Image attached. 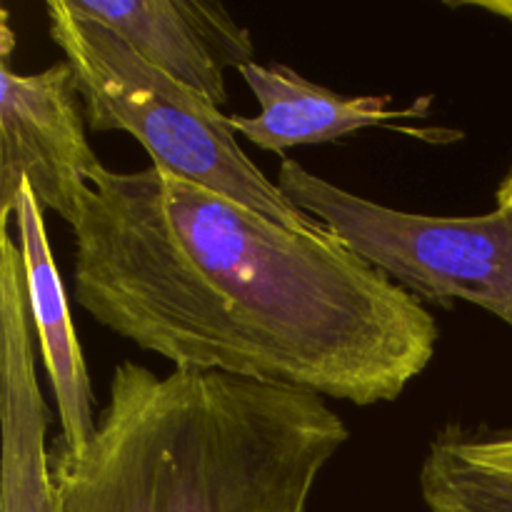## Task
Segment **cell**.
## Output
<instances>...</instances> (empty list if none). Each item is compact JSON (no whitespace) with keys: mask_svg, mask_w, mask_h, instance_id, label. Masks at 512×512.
<instances>
[{"mask_svg":"<svg viewBox=\"0 0 512 512\" xmlns=\"http://www.w3.org/2000/svg\"><path fill=\"white\" fill-rule=\"evenodd\" d=\"M73 300L175 368L395 403L428 370L440 325L400 285L315 235L155 165L88 173Z\"/></svg>","mask_w":512,"mask_h":512,"instance_id":"1","label":"cell"},{"mask_svg":"<svg viewBox=\"0 0 512 512\" xmlns=\"http://www.w3.org/2000/svg\"><path fill=\"white\" fill-rule=\"evenodd\" d=\"M348 440L320 395L125 360L88 448L50 460L63 512H305Z\"/></svg>","mask_w":512,"mask_h":512,"instance_id":"2","label":"cell"},{"mask_svg":"<svg viewBox=\"0 0 512 512\" xmlns=\"http://www.w3.org/2000/svg\"><path fill=\"white\" fill-rule=\"evenodd\" d=\"M45 13L50 38L75 70L90 130H123L148 150L155 168L295 230L330 235L250 160L218 105L153 68L75 0H48Z\"/></svg>","mask_w":512,"mask_h":512,"instance_id":"3","label":"cell"},{"mask_svg":"<svg viewBox=\"0 0 512 512\" xmlns=\"http://www.w3.org/2000/svg\"><path fill=\"white\" fill-rule=\"evenodd\" d=\"M275 183L350 253L423 305L468 303L512 328V205L468 218L405 213L290 158H283Z\"/></svg>","mask_w":512,"mask_h":512,"instance_id":"4","label":"cell"},{"mask_svg":"<svg viewBox=\"0 0 512 512\" xmlns=\"http://www.w3.org/2000/svg\"><path fill=\"white\" fill-rule=\"evenodd\" d=\"M0 40V223L18 210L23 185L33 190L43 210L75 223L88 190V173L100 165L85 138V110L68 60L40 73L10 68L13 30L3 10Z\"/></svg>","mask_w":512,"mask_h":512,"instance_id":"5","label":"cell"},{"mask_svg":"<svg viewBox=\"0 0 512 512\" xmlns=\"http://www.w3.org/2000/svg\"><path fill=\"white\" fill-rule=\"evenodd\" d=\"M0 420L3 490L0 512H63L50 460V408L40 393L23 250L0 233Z\"/></svg>","mask_w":512,"mask_h":512,"instance_id":"6","label":"cell"},{"mask_svg":"<svg viewBox=\"0 0 512 512\" xmlns=\"http://www.w3.org/2000/svg\"><path fill=\"white\" fill-rule=\"evenodd\" d=\"M153 68L208 103H228L225 73L255 63L253 35L220 3L205 0H75Z\"/></svg>","mask_w":512,"mask_h":512,"instance_id":"7","label":"cell"},{"mask_svg":"<svg viewBox=\"0 0 512 512\" xmlns=\"http://www.w3.org/2000/svg\"><path fill=\"white\" fill-rule=\"evenodd\" d=\"M20 250H23L25 283H28L30 318L40 340L43 365L48 370L50 388L60 415V438L68 453H83L93 440L98 418L93 413V388L83 345L70 318L65 285L55 268L53 250L48 243L43 208L33 190L23 185L15 210Z\"/></svg>","mask_w":512,"mask_h":512,"instance_id":"8","label":"cell"},{"mask_svg":"<svg viewBox=\"0 0 512 512\" xmlns=\"http://www.w3.org/2000/svg\"><path fill=\"white\" fill-rule=\"evenodd\" d=\"M238 73L253 90L260 113L230 115V128L268 153L335 143L358 130L418 115V110H390V95H340L283 63L255 60Z\"/></svg>","mask_w":512,"mask_h":512,"instance_id":"9","label":"cell"},{"mask_svg":"<svg viewBox=\"0 0 512 512\" xmlns=\"http://www.w3.org/2000/svg\"><path fill=\"white\" fill-rule=\"evenodd\" d=\"M428 512H512V428L448 423L418 473Z\"/></svg>","mask_w":512,"mask_h":512,"instance_id":"10","label":"cell"},{"mask_svg":"<svg viewBox=\"0 0 512 512\" xmlns=\"http://www.w3.org/2000/svg\"><path fill=\"white\" fill-rule=\"evenodd\" d=\"M448 8H473V10H485V13H493L498 18L512 23V0H460V3H445Z\"/></svg>","mask_w":512,"mask_h":512,"instance_id":"11","label":"cell"},{"mask_svg":"<svg viewBox=\"0 0 512 512\" xmlns=\"http://www.w3.org/2000/svg\"><path fill=\"white\" fill-rule=\"evenodd\" d=\"M495 200H498V205H512V165L500 180L498 190H495Z\"/></svg>","mask_w":512,"mask_h":512,"instance_id":"12","label":"cell"}]
</instances>
